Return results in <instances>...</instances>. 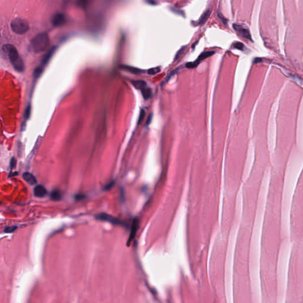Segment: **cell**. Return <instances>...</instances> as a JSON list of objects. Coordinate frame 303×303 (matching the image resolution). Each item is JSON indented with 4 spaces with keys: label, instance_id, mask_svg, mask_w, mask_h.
<instances>
[{
    "label": "cell",
    "instance_id": "cell-1",
    "mask_svg": "<svg viewBox=\"0 0 303 303\" xmlns=\"http://www.w3.org/2000/svg\"><path fill=\"white\" fill-rule=\"evenodd\" d=\"M2 53L8 57L12 65L16 70L22 72L24 70V65L22 59L20 58L17 50L12 45L7 44L2 48Z\"/></svg>",
    "mask_w": 303,
    "mask_h": 303
},
{
    "label": "cell",
    "instance_id": "cell-2",
    "mask_svg": "<svg viewBox=\"0 0 303 303\" xmlns=\"http://www.w3.org/2000/svg\"><path fill=\"white\" fill-rule=\"evenodd\" d=\"M49 45V37L46 33H41L32 39L31 45L36 53H40L45 50Z\"/></svg>",
    "mask_w": 303,
    "mask_h": 303
},
{
    "label": "cell",
    "instance_id": "cell-3",
    "mask_svg": "<svg viewBox=\"0 0 303 303\" xmlns=\"http://www.w3.org/2000/svg\"><path fill=\"white\" fill-rule=\"evenodd\" d=\"M11 28L15 33L24 35L29 30V24L24 19L17 18L12 21Z\"/></svg>",
    "mask_w": 303,
    "mask_h": 303
},
{
    "label": "cell",
    "instance_id": "cell-4",
    "mask_svg": "<svg viewBox=\"0 0 303 303\" xmlns=\"http://www.w3.org/2000/svg\"><path fill=\"white\" fill-rule=\"evenodd\" d=\"M233 29L240 36L245 38L249 41H252V36L249 30L238 24H234Z\"/></svg>",
    "mask_w": 303,
    "mask_h": 303
},
{
    "label": "cell",
    "instance_id": "cell-5",
    "mask_svg": "<svg viewBox=\"0 0 303 303\" xmlns=\"http://www.w3.org/2000/svg\"><path fill=\"white\" fill-rule=\"evenodd\" d=\"M96 219L99 220H103V221L110 222L111 223L117 224V225L126 226V224H125L124 222H122L120 219L115 218L113 216H110L108 214H106L104 213H102V214H99L98 216H96Z\"/></svg>",
    "mask_w": 303,
    "mask_h": 303
},
{
    "label": "cell",
    "instance_id": "cell-6",
    "mask_svg": "<svg viewBox=\"0 0 303 303\" xmlns=\"http://www.w3.org/2000/svg\"><path fill=\"white\" fill-rule=\"evenodd\" d=\"M66 22V18L64 14L62 13L55 14L52 18V23L55 27H59L64 24Z\"/></svg>",
    "mask_w": 303,
    "mask_h": 303
},
{
    "label": "cell",
    "instance_id": "cell-7",
    "mask_svg": "<svg viewBox=\"0 0 303 303\" xmlns=\"http://www.w3.org/2000/svg\"><path fill=\"white\" fill-rule=\"evenodd\" d=\"M56 50V47L53 46L45 54V55L43 56V58L42 59V60H41V66L44 67L45 65H46L48 62H49V60H50V59L52 58L53 54L55 52Z\"/></svg>",
    "mask_w": 303,
    "mask_h": 303
},
{
    "label": "cell",
    "instance_id": "cell-8",
    "mask_svg": "<svg viewBox=\"0 0 303 303\" xmlns=\"http://www.w3.org/2000/svg\"><path fill=\"white\" fill-rule=\"evenodd\" d=\"M46 194V190L43 185H38L34 188V195L36 197L43 198L45 197Z\"/></svg>",
    "mask_w": 303,
    "mask_h": 303
},
{
    "label": "cell",
    "instance_id": "cell-9",
    "mask_svg": "<svg viewBox=\"0 0 303 303\" xmlns=\"http://www.w3.org/2000/svg\"><path fill=\"white\" fill-rule=\"evenodd\" d=\"M139 227V220L137 219H134L133 224H132V227L131 230V233L130 234V237L128 240V244L130 243L133 239L135 237L136 233L137 232V230L138 229Z\"/></svg>",
    "mask_w": 303,
    "mask_h": 303
},
{
    "label": "cell",
    "instance_id": "cell-10",
    "mask_svg": "<svg viewBox=\"0 0 303 303\" xmlns=\"http://www.w3.org/2000/svg\"><path fill=\"white\" fill-rule=\"evenodd\" d=\"M23 178L25 181H26L30 185H33L37 184V180L36 179L34 175L29 172H25L23 175Z\"/></svg>",
    "mask_w": 303,
    "mask_h": 303
},
{
    "label": "cell",
    "instance_id": "cell-11",
    "mask_svg": "<svg viewBox=\"0 0 303 303\" xmlns=\"http://www.w3.org/2000/svg\"><path fill=\"white\" fill-rule=\"evenodd\" d=\"M140 91H141L142 95V96H143V97L144 99H149L151 97L152 95V90L151 88L147 87V86H146V87L143 88Z\"/></svg>",
    "mask_w": 303,
    "mask_h": 303
},
{
    "label": "cell",
    "instance_id": "cell-12",
    "mask_svg": "<svg viewBox=\"0 0 303 303\" xmlns=\"http://www.w3.org/2000/svg\"><path fill=\"white\" fill-rule=\"evenodd\" d=\"M214 53H215L214 51H207V52H203L202 53H201V55L198 56V58L196 60V61H197L198 62H200L201 60L211 56Z\"/></svg>",
    "mask_w": 303,
    "mask_h": 303
},
{
    "label": "cell",
    "instance_id": "cell-13",
    "mask_svg": "<svg viewBox=\"0 0 303 303\" xmlns=\"http://www.w3.org/2000/svg\"><path fill=\"white\" fill-rule=\"evenodd\" d=\"M132 84L134 86V87L138 89H142L143 88L146 87L147 86L146 82L142 80H137V81H132Z\"/></svg>",
    "mask_w": 303,
    "mask_h": 303
},
{
    "label": "cell",
    "instance_id": "cell-14",
    "mask_svg": "<svg viewBox=\"0 0 303 303\" xmlns=\"http://www.w3.org/2000/svg\"><path fill=\"white\" fill-rule=\"evenodd\" d=\"M210 14H211V10H207L199 19L197 25H202V24L205 23V22L207 20V19L209 17Z\"/></svg>",
    "mask_w": 303,
    "mask_h": 303
},
{
    "label": "cell",
    "instance_id": "cell-15",
    "mask_svg": "<svg viewBox=\"0 0 303 303\" xmlns=\"http://www.w3.org/2000/svg\"><path fill=\"white\" fill-rule=\"evenodd\" d=\"M50 198L53 201H59L62 198L61 193L58 190H54L51 192Z\"/></svg>",
    "mask_w": 303,
    "mask_h": 303
},
{
    "label": "cell",
    "instance_id": "cell-16",
    "mask_svg": "<svg viewBox=\"0 0 303 303\" xmlns=\"http://www.w3.org/2000/svg\"><path fill=\"white\" fill-rule=\"evenodd\" d=\"M43 70V67L41 66H37L34 70V76L35 78H39L42 74Z\"/></svg>",
    "mask_w": 303,
    "mask_h": 303
},
{
    "label": "cell",
    "instance_id": "cell-17",
    "mask_svg": "<svg viewBox=\"0 0 303 303\" xmlns=\"http://www.w3.org/2000/svg\"><path fill=\"white\" fill-rule=\"evenodd\" d=\"M17 228V226H12L10 227H6L4 229V232L6 233H12L15 232Z\"/></svg>",
    "mask_w": 303,
    "mask_h": 303
},
{
    "label": "cell",
    "instance_id": "cell-18",
    "mask_svg": "<svg viewBox=\"0 0 303 303\" xmlns=\"http://www.w3.org/2000/svg\"><path fill=\"white\" fill-rule=\"evenodd\" d=\"M199 64H200V62H198L195 60V62H188L185 65V66L187 67V68L192 69V68L197 67Z\"/></svg>",
    "mask_w": 303,
    "mask_h": 303
},
{
    "label": "cell",
    "instance_id": "cell-19",
    "mask_svg": "<svg viewBox=\"0 0 303 303\" xmlns=\"http://www.w3.org/2000/svg\"><path fill=\"white\" fill-rule=\"evenodd\" d=\"M233 47L237 49H239V50H243L244 48H245V46L244 45L241 43V42H239V41H238V42H236L233 44Z\"/></svg>",
    "mask_w": 303,
    "mask_h": 303
},
{
    "label": "cell",
    "instance_id": "cell-20",
    "mask_svg": "<svg viewBox=\"0 0 303 303\" xmlns=\"http://www.w3.org/2000/svg\"><path fill=\"white\" fill-rule=\"evenodd\" d=\"M161 70V69L159 68H152L151 70H148V74L149 75H155L158 72H159Z\"/></svg>",
    "mask_w": 303,
    "mask_h": 303
},
{
    "label": "cell",
    "instance_id": "cell-21",
    "mask_svg": "<svg viewBox=\"0 0 303 303\" xmlns=\"http://www.w3.org/2000/svg\"><path fill=\"white\" fill-rule=\"evenodd\" d=\"M125 69L126 70H128L129 72H133V73H139L140 72V70H139L138 69H136V68H132V67H127V66H125Z\"/></svg>",
    "mask_w": 303,
    "mask_h": 303
},
{
    "label": "cell",
    "instance_id": "cell-22",
    "mask_svg": "<svg viewBox=\"0 0 303 303\" xmlns=\"http://www.w3.org/2000/svg\"><path fill=\"white\" fill-rule=\"evenodd\" d=\"M30 111H31V108H30V105H29L26 110V111H25V113H24V117H25V118L26 119H28L29 118L30 114Z\"/></svg>",
    "mask_w": 303,
    "mask_h": 303
},
{
    "label": "cell",
    "instance_id": "cell-23",
    "mask_svg": "<svg viewBox=\"0 0 303 303\" xmlns=\"http://www.w3.org/2000/svg\"><path fill=\"white\" fill-rule=\"evenodd\" d=\"M145 116V111L143 110H142L140 111V116H139V120H138V124H139V123L143 121Z\"/></svg>",
    "mask_w": 303,
    "mask_h": 303
},
{
    "label": "cell",
    "instance_id": "cell-24",
    "mask_svg": "<svg viewBox=\"0 0 303 303\" xmlns=\"http://www.w3.org/2000/svg\"><path fill=\"white\" fill-rule=\"evenodd\" d=\"M217 16H218L219 18L221 20V21L223 22V23L224 24H227V19L224 17L221 13H220V12L218 13L217 14Z\"/></svg>",
    "mask_w": 303,
    "mask_h": 303
},
{
    "label": "cell",
    "instance_id": "cell-25",
    "mask_svg": "<svg viewBox=\"0 0 303 303\" xmlns=\"http://www.w3.org/2000/svg\"><path fill=\"white\" fill-rule=\"evenodd\" d=\"M185 47H182L181 49H180V50H179V51L177 52L176 55V56H175V59H176L178 58H179V57L181 56V55H182V54L183 53V52H184V50H185Z\"/></svg>",
    "mask_w": 303,
    "mask_h": 303
},
{
    "label": "cell",
    "instance_id": "cell-26",
    "mask_svg": "<svg viewBox=\"0 0 303 303\" xmlns=\"http://www.w3.org/2000/svg\"><path fill=\"white\" fill-rule=\"evenodd\" d=\"M16 159L12 158V162H11V168L13 169L14 168H15L16 166Z\"/></svg>",
    "mask_w": 303,
    "mask_h": 303
},
{
    "label": "cell",
    "instance_id": "cell-27",
    "mask_svg": "<svg viewBox=\"0 0 303 303\" xmlns=\"http://www.w3.org/2000/svg\"><path fill=\"white\" fill-rule=\"evenodd\" d=\"M152 118V113L151 114V115H150V116H149V117H148V118H147V122H146V125H148V124H149L151 123V122Z\"/></svg>",
    "mask_w": 303,
    "mask_h": 303
},
{
    "label": "cell",
    "instance_id": "cell-28",
    "mask_svg": "<svg viewBox=\"0 0 303 303\" xmlns=\"http://www.w3.org/2000/svg\"><path fill=\"white\" fill-rule=\"evenodd\" d=\"M262 59L260 58H255V59H254L253 62H254V63H256V64H257V63H259V62H262Z\"/></svg>",
    "mask_w": 303,
    "mask_h": 303
}]
</instances>
